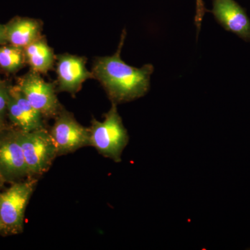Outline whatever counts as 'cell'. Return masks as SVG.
Segmentation results:
<instances>
[{
	"mask_svg": "<svg viewBox=\"0 0 250 250\" xmlns=\"http://www.w3.org/2000/svg\"><path fill=\"white\" fill-rule=\"evenodd\" d=\"M126 31H123L118 49L113 55L98 57L93 62L94 79L98 80L107 94L111 103H129L145 96L150 88L152 64L136 67L128 65L121 59Z\"/></svg>",
	"mask_w": 250,
	"mask_h": 250,
	"instance_id": "6da1fadb",
	"label": "cell"
},
{
	"mask_svg": "<svg viewBox=\"0 0 250 250\" xmlns=\"http://www.w3.org/2000/svg\"><path fill=\"white\" fill-rule=\"evenodd\" d=\"M89 132L90 146L104 157L116 163L121 162L122 154L129 143V137L116 104L112 103L103 121L93 118Z\"/></svg>",
	"mask_w": 250,
	"mask_h": 250,
	"instance_id": "7a4b0ae2",
	"label": "cell"
},
{
	"mask_svg": "<svg viewBox=\"0 0 250 250\" xmlns=\"http://www.w3.org/2000/svg\"><path fill=\"white\" fill-rule=\"evenodd\" d=\"M37 181L36 178L24 179L0 192V222L6 236L22 233L26 208Z\"/></svg>",
	"mask_w": 250,
	"mask_h": 250,
	"instance_id": "3957f363",
	"label": "cell"
},
{
	"mask_svg": "<svg viewBox=\"0 0 250 250\" xmlns=\"http://www.w3.org/2000/svg\"><path fill=\"white\" fill-rule=\"evenodd\" d=\"M29 178H35L47 172L58 156L50 133L45 127L23 131L18 129Z\"/></svg>",
	"mask_w": 250,
	"mask_h": 250,
	"instance_id": "277c9868",
	"label": "cell"
},
{
	"mask_svg": "<svg viewBox=\"0 0 250 250\" xmlns=\"http://www.w3.org/2000/svg\"><path fill=\"white\" fill-rule=\"evenodd\" d=\"M55 118L49 133L57 147L58 156L90 146L89 128L78 123L72 113L62 108Z\"/></svg>",
	"mask_w": 250,
	"mask_h": 250,
	"instance_id": "5b68a950",
	"label": "cell"
},
{
	"mask_svg": "<svg viewBox=\"0 0 250 250\" xmlns=\"http://www.w3.org/2000/svg\"><path fill=\"white\" fill-rule=\"evenodd\" d=\"M0 174L11 184L29 178L17 128L0 131Z\"/></svg>",
	"mask_w": 250,
	"mask_h": 250,
	"instance_id": "8992f818",
	"label": "cell"
},
{
	"mask_svg": "<svg viewBox=\"0 0 250 250\" xmlns=\"http://www.w3.org/2000/svg\"><path fill=\"white\" fill-rule=\"evenodd\" d=\"M18 87L31 104L45 118H53L62 109L53 84L45 82L41 74L32 71L21 77Z\"/></svg>",
	"mask_w": 250,
	"mask_h": 250,
	"instance_id": "52a82bcc",
	"label": "cell"
},
{
	"mask_svg": "<svg viewBox=\"0 0 250 250\" xmlns=\"http://www.w3.org/2000/svg\"><path fill=\"white\" fill-rule=\"evenodd\" d=\"M58 89L75 95L85 81L93 79V72L86 67L85 57L70 54L56 56Z\"/></svg>",
	"mask_w": 250,
	"mask_h": 250,
	"instance_id": "ba28073f",
	"label": "cell"
},
{
	"mask_svg": "<svg viewBox=\"0 0 250 250\" xmlns=\"http://www.w3.org/2000/svg\"><path fill=\"white\" fill-rule=\"evenodd\" d=\"M212 14L217 22L243 41L250 42V19L246 10L235 0H212Z\"/></svg>",
	"mask_w": 250,
	"mask_h": 250,
	"instance_id": "9c48e42d",
	"label": "cell"
},
{
	"mask_svg": "<svg viewBox=\"0 0 250 250\" xmlns=\"http://www.w3.org/2000/svg\"><path fill=\"white\" fill-rule=\"evenodd\" d=\"M4 25L7 43L19 48L24 49L41 36L42 23L34 18L16 17Z\"/></svg>",
	"mask_w": 250,
	"mask_h": 250,
	"instance_id": "30bf717a",
	"label": "cell"
},
{
	"mask_svg": "<svg viewBox=\"0 0 250 250\" xmlns=\"http://www.w3.org/2000/svg\"><path fill=\"white\" fill-rule=\"evenodd\" d=\"M24 52L26 62L32 71L45 74L54 66L56 56L42 36L27 46Z\"/></svg>",
	"mask_w": 250,
	"mask_h": 250,
	"instance_id": "8fae6325",
	"label": "cell"
},
{
	"mask_svg": "<svg viewBox=\"0 0 250 250\" xmlns=\"http://www.w3.org/2000/svg\"><path fill=\"white\" fill-rule=\"evenodd\" d=\"M24 49L11 45L0 46V68L8 73H15L26 63Z\"/></svg>",
	"mask_w": 250,
	"mask_h": 250,
	"instance_id": "7c38bea8",
	"label": "cell"
},
{
	"mask_svg": "<svg viewBox=\"0 0 250 250\" xmlns=\"http://www.w3.org/2000/svg\"><path fill=\"white\" fill-rule=\"evenodd\" d=\"M9 91L16 100L18 106L22 110L23 114L27 118L32 131L43 128L44 123L42 121L43 117L28 101L18 85H9Z\"/></svg>",
	"mask_w": 250,
	"mask_h": 250,
	"instance_id": "4fadbf2b",
	"label": "cell"
},
{
	"mask_svg": "<svg viewBox=\"0 0 250 250\" xmlns=\"http://www.w3.org/2000/svg\"><path fill=\"white\" fill-rule=\"evenodd\" d=\"M7 116L11 123L17 129L23 131H32L29 122L23 114L22 110L18 106V103H16L13 95L10 93V91L7 106Z\"/></svg>",
	"mask_w": 250,
	"mask_h": 250,
	"instance_id": "5bb4252c",
	"label": "cell"
},
{
	"mask_svg": "<svg viewBox=\"0 0 250 250\" xmlns=\"http://www.w3.org/2000/svg\"><path fill=\"white\" fill-rule=\"evenodd\" d=\"M9 99V85L0 79V123L5 124Z\"/></svg>",
	"mask_w": 250,
	"mask_h": 250,
	"instance_id": "9a60e30c",
	"label": "cell"
},
{
	"mask_svg": "<svg viewBox=\"0 0 250 250\" xmlns=\"http://www.w3.org/2000/svg\"><path fill=\"white\" fill-rule=\"evenodd\" d=\"M196 1V14L195 17V24L197 27V34L201 29L202 19L207 10L206 9L203 0H195Z\"/></svg>",
	"mask_w": 250,
	"mask_h": 250,
	"instance_id": "2e32d148",
	"label": "cell"
},
{
	"mask_svg": "<svg viewBox=\"0 0 250 250\" xmlns=\"http://www.w3.org/2000/svg\"><path fill=\"white\" fill-rule=\"evenodd\" d=\"M7 43L6 41V32H5L4 24H0V46L6 45Z\"/></svg>",
	"mask_w": 250,
	"mask_h": 250,
	"instance_id": "e0dca14e",
	"label": "cell"
},
{
	"mask_svg": "<svg viewBox=\"0 0 250 250\" xmlns=\"http://www.w3.org/2000/svg\"><path fill=\"white\" fill-rule=\"evenodd\" d=\"M5 184H6V182H5L4 179L3 178L1 174H0V189L4 187Z\"/></svg>",
	"mask_w": 250,
	"mask_h": 250,
	"instance_id": "ac0fdd59",
	"label": "cell"
},
{
	"mask_svg": "<svg viewBox=\"0 0 250 250\" xmlns=\"http://www.w3.org/2000/svg\"><path fill=\"white\" fill-rule=\"evenodd\" d=\"M0 234L3 235V236H6L5 233L4 227L1 225V222H0Z\"/></svg>",
	"mask_w": 250,
	"mask_h": 250,
	"instance_id": "d6986e66",
	"label": "cell"
},
{
	"mask_svg": "<svg viewBox=\"0 0 250 250\" xmlns=\"http://www.w3.org/2000/svg\"><path fill=\"white\" fill-rule=\"evenodd\" d=\"M6 127V125L5 124H2V123H0V131H1L4 128Z\"/></svg>",
	"mask_w": 250,
	"mask_h": 250,
	"instance_id": "ffe728a7",
	"label": "cell"
}]
</instances>
